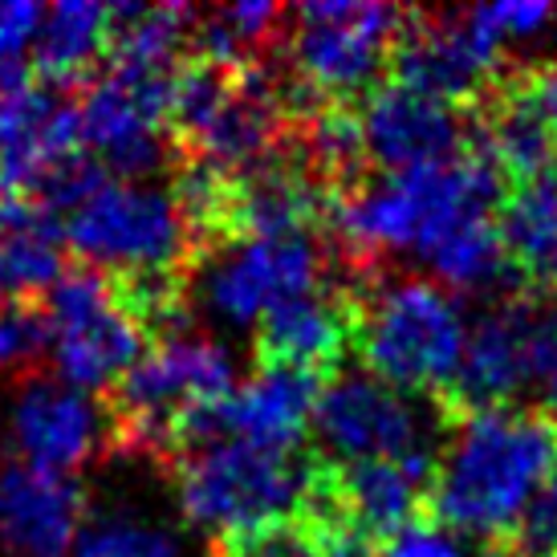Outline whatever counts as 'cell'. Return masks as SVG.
Instances as JSON below:
<instances>
[{"mask_svg":"<svg viewBox=\"0 0 557 557\" xmlns=\"http://www.w3.org/2000/svg\"><path fill=\"white\" fill-rule=\"evenodd\" d=\"M557 472V419L542 407L460 416L440 451L432 517L480 542H512Z\"/></svg>","mask_w":557,"mask_h":557,"instance_id":"6da1fadb","label":"cell"},{"mask_svg":"<svg viewBox=\"0 0 557 557\" xmlns=\"http://www.w3.org/2000/svg\"><path fill=\"white\" fill-rule=\"evenodd\" d=\"M468 346L460 297L440 281L395 277L362 289L358 350L362 371L407 395L444 399Z\"/></svg>","mask_w":557,"mask_h":557,"instance_id":"7a4b0ae2","label":"cell"},{"mask_svg":"<svg viewBox=\"0 0 557 557\" xmlns=\"http://www.w3.org/2000/svg\"><path fill=\"white\" fill-rule=\"evenodd\" d=\"M310 472L313 460H294L289 451L220 440L175 460V500L187 525L228 545L301 517Z\"/></svg>","mask_w":557,"mask_h":557,"instance_id":"3957f363","label":"cell"},{"mask_svg":"<svg viewBox=\"0 0 557 557\" xmlns=\"http://www.w3.org/2000/svg\"><path fill=\"white\" fill-rule=\"evenodd\" d=\"M236 383V358L208 334L159 338L131 371L107 391L114 444L156 456H175V440L187 416L224 403Z\"/></svg>","mask_w":557,"mask_h":557,"instance_id":"277c9868","label":"cell"},{"mask_svg":"<svg viewBox=\"0 0 557 557\" xmlns=\"http://www.w3.org/2000/svg\"><path fill=\"white\" fill-rule=\"evenodd\" d=\"M407 13L362 0H310L294 13L289 33V86L301 110L346 107L358 94L379 90Z\"/></svg>","mask_w":557,"mask_h":557,"instance_id":"5b68a950","label":"cell"},{"mask_svg":"<svg viewBox=\"0 0 557 557\" xmlns=\"http://www.w3.org/2000/svg\"><path fill=\"white\" fill-rule=\"evenodd\" d=\"M62 240L107 277L187 273V261H200L175 196L123 180H107L90 200L78 203L62 220Z\"/></svg>","mask_w":557,"mask_h":557,"instance_id":"8992f818","label":"cell"},{"mask_svg":"<svg viewBox=\"0 0 557 557\" xmlns=\"http://www.w3.org/2000/svg\"><path fill=\"white\" fill-rule=\"evenodd\" d=\"M451 411L440 399L407 395L371 371H338L325 379L313 432L334 465L440 456V435L451 432Z\"/></svg>","mask_w":557,"mask_h":557,"instance_id":"52a82bcc","label":"cell"},{"mask_svg":"<svg viewBox=\"0 0 557 557\" xmlns=\"http://www.w3.org/2000/svg\"><path fill=\"white\" fill-rule=\"evenodd\" d=\"M49 330H53V371L65 387L110 391L147 350V330L114 294L107 273L90 264L65 269L46 294Z\"/></svg>","mask_w":557,"mask_h":557,"instance_id":"ba28073f","label":"cell"},{"mask_svg":"<svg viewBox=\"0 0 557 557\" xmlns=\"http://www.w3.org/2000/svg\"><path fill=\"white\" fill-rule=\"evenodd\" d=\"M171 82L168 70L110 65L102 78L86 82L78 102L82 147L90 151L110 180L147 184L168 168L171 151Z\"/></svg>","mask_w":557,"mask_h":557,"instance_id":"9c48e42d","label":"cell"},{"mask_svg":"<svg viewBox=\"0 0 557 557\" xmlns=\"http://www.w3.org/2000/svg\"><path fill=\"white\" fill-rule=\"evenodd\" d=\"M330 252L318 233L228 240L208 252L200 273L203 306L228 325H261L285 301L325 285Z\"/></svg>","mask_w":557,"mask_h":557,"instance_id":"30bf717a","label":"cell"},{"mask_svg":"<svg viewBox=\"0 0 557 557\" xmlns=\"http://www.w3.org/2000/svg\"><path fill=\"white\" fill-rule=\"evenodd\" d=\"M505 46L484 29L476 9L465 13H407L391 70L395 82L451 102L460 110H476L500 86Z\"/></svg>","mask_w":557,"mask_h":557,"instance_id":"8fae6325","label":"cell"},{"mask_svg":"<svg viewBox=\"0 0 557 557\" xmlns=\"http://www.w3.org/2000/svg\"><path fill=\"white\" fill-rule=\"evenodd\" d=\"M322 387V374L297 371V367H257V374L245 379L224 403L184 419L175 440V460L220 440L294 456V448L313 428Z\"/></svg>","mask_w":557,"mask_h":557,"instance_id":"7c38bea8","label":"cell"},{"mask_svg":"<svg viewBox=\"0 0 557 557\" xmlns=\"http://www.w3.org/2000/svg\"><path fill=\"white\" fill-rule=\"evenodd\" d=\"M537 322H542V310L533 306L529 294L493 301V310L480 313L476 325L468 330L460 371L440 399L451 411V419L505 411L533 383Z\"/></svg>","mask_w":557,"mask_h":557,"instance_id":"4fadbf2b","label":"cell"},{"mask_svg":"<svg viewBox=\"0 0 557 557\" xmlns=\"http://www.w3.org/2000/svg\"><path fill=\"white\" fill-rule=\"evenodd\" d=\"M371 163L395 171H419L451 163L472 147V110L440 102L403 82H383L358 110Z\"/></svg>","mask_w":557,"mask_h":557,"instance_id":"5bb4252c","label":"cell"},{"mask_svg":"<svg viewBox=\"0 0 557 557\" xmlns=\"http://www.w3.org/2000/svg\"><path fill=\"white\" fill-rule=\"evenodd\" d=\"M9 432L16 444V460L74 480V472L102 451L107 435L114 440V423L107 407H98L86 391L37 374L16 391Z\"/></svg>","mask_w":557,"mask_h":557,"instance_id":"9a60e30c","label":"cell"},{"mask_svg":"<svg viewBox=\"0 0 557 557\" xmlns=\"http://www.w3.org/2000/svg\"><path fill=\"white\" fill-rule=\"evenodd\" d=\"M82 151L78 102H70L62 86L33 78L0 94V196L33 200L49 175Z\"/></svg>","mask_w":557,"mask_h":557,"instance_id":"2e32d148","label":"cell"},{"mask_svg":"<svg viewBox=\"0 0 557 557\" xmlns=\"http://www.w3.org/2000/svg\"><path fill=\"white\" fill-rule=\"evenodd\" d=\"M367 285H322L306 297L285 301L257 325L252 355L257 367H297V371L334 379L342 358L358 350V318H362Z\"/></svg>","mask_w":557,"mask_h":557,"instance_id":"e0dca14e","label":"cell"},{"mask_svg":"<svg viewBox=\"0 0 557 557\" xmlns=\"http://www.w3.org/2000/svg\"><path fill=\"white\" fill-rule=\"evenodd\" d=\"M435 468H440V456L362 460V465L330 460V493H334L342 529L374 549L387 545L395 533L419 521L423 509H432Z\"/></svg>","mask_w":557,"mask_h":557,"instance_id":"ac0fdd59","label":"cell"},{"mask_svg":"<svg viewBox=\"0 0 557 557\" xmlns=\"http://www.w3.org/2000/svg\"><path fill=\"white\" fill-rule=\"evenodd\" d=\"M78 480L0 460V557H74L86 529Z\"/></svg>","mask_w":557,"mask_h":557,"instance_id":"d6986e66","label":"cell"},{"mask_svg":"<svg viewBox=\"0 0 557 557\" xmlns=\"http://www.w3.org/2000/svg\"><path fill=\"white\" fill-rule=\"evenodd\" d=\"M496 228L505 240L512 273L521 277L525 294L533 297H557V180H529L512 184Z\"/></svg>","mask_w":557,"mask_h":557,"instance_id":"ffe728a7","label":"cell"},{"mask_svg":"<svg viewBox=\"0 0 557 557\" xmlns=\"http://www.w3.org/2000/svg\"><path fill=\"white\" fill-rule=\"evenodd\" d=\"M110 37H114L110 4L62 0V4L46 9V25H41L37 53H33V74L49 86L82 82L98 65V58L110 53Z\"/></svg>","mask_w":557,"mask_h":557,"instance_id":"44dd1931","label":"cell"},{"mask_svg":"<svg viewBox=\"0 0 557 557\" xmlns=\"http://www.w3.org/2000/svg\"><path fill=\"white\" fill-rule=\"evenodd\" d=\"M114 37L110 62L135 70H180V53L196 37V16L184 4H110Z\"/></svg>","mask_w":557,"mask_h":557,"instance_id":"7402d4cb","label":"cell"},{"mask_svg":"<svg viewBox=\"0 0 557 557\" xmlns=\"http://www.w3.org/2000/svg\"><path fill=\"white\" fill-rule=\"evenodd\" d=\"M65 273L62 228H13L0 233V306L49 294Z\"/></svg>","mask_w":557,"mask_h":557,"instance_id":"603a6c76","label":"cell"},{"mask_svg":"<svg viewBox=\"0 0 557 557\" xmlns=\"http://www.w3.org/2000/svg\"><path fill=\"white\" fill-rule=\"evenodd\" d=\"M74 557H184L180 537L139 512L110 509L86 521Z\"/></svg>","mask_w":557,"mask_h":557,"instance_id":"cb8c5ba5","label":"cell"},{"mask_svg":"<svg viewBox=\"0 0 557 557\" xmlns=\"http://www.w3.org/2000/svg\"><path fill=\"white\" fill-rule=\"evenodd\" d=\"M46 25V9L33 0L0 4V94L21 90L33 82V53Z\"/></svg>","mask_w":557,"mask_h":557,"instance_id":"d4e9b609","label":"cell"},{"mask_svg":"<svg viewBox=\"0 0 557 557\" xmlns=\"http://www.w3.org/2000/svg\"><path fill=\"white\" fill-rule=\"evenodd\" d=\"M53 346L49 313L37 301H4L0 306V371H29Z\"/></svg>","mask_w":557,"mask_h":557,"instance_id":"484cf974","label":"cell"},{"mask_svg":"<svg viewBox=\"0 0 557 557\" xmlns=\"http://www.w3.org/2000/svg\"><path fill=\"white\" fill-rule=\"evenodd\" d=\"M379 557H476V554H468L465 533L440 525L435 517H419L403 533H395L387 545H379Z\"/></svg>","mask_w":557,"mask_h":557,"instance_id":"4316f807","label":"cell"},{"mask_svg":"<svg viewBox=\"0 0 557 557\" xmlns=\"http://www.w3.org/2000/svg\"><path fill=\"white\" fill-rule=\"evenodd\" d=\"M476 16L496 41H521V37H537V33L554 21V4L545 0H505V4H480Z\"/></svg>","mask_w":557,"mask_h":557,"instance_id":"83f0119b","label":"cell"},{"mask_svg":"<svg viewBox=\"0 0 557 557\" xmlns=\"http://www.w3.org/2000/svg\"><path fill=\"white\" fill-rule=\"evenodd\" d=\"M533 383L542 387V411L557 419V301L542 310L537 350H533Z\"/></svg>","mask_w":557,"mask_h":557,"instance_id":"f1b7e54d","label":"cell"},{"mask_svg":"<svg viewBox=\"0 0 557 557\" xmlns=\"http://www.w3.org/2000/svg\"><path fill=\"white\" fill-rule=\"evenodd\" d=\"M529 82V90H533V98H537V107L545 110V119H549V126L557 131V53L549 58V62L542 65H529V70H521Z\"/></svg>","mask_w":557,"mask_h":557,"instance_id":"f546056e","label":"cell"},{"mask_svg":"<svg viewBox=\"0 0 557 557\" xmlns=\"http://www.w3.org/2000/svg\"><path fill=\"white\" fill-rule=\"evenodd\" d=\"M322 557H379L374 545L358 542V537H334V542L322 545Z\"/></svg>","mask_w":557,"mask_h":557,"instance_id":"4dcf8cb0","label":"cell"},{"mask_svg":"<svg viewBox=\"0 0 557 557\" xmlns=\"http://www.w3.org/2000/svg\"><path fill=\"white\" fill-rule=\"evenodd\" d=\"M554 484H557V472H554Z\"/></svg>","mask_w":557,"mask_h":557,"instance_id":"1f68e13d","label":"cell"},{"mask_svg":"<svg viewBox=\"0 0 557 557\" xmlns=\"http://www.w3.org/2000/svg\"><path fill=\"white\" fill-rule=\"evenodd\" d=\"M554 180H557V171H554Z\"/></svg>","mask_w":557,"mask_h":557,"instance_id":"d6a6232c","label":"cell"}]
</instances>
